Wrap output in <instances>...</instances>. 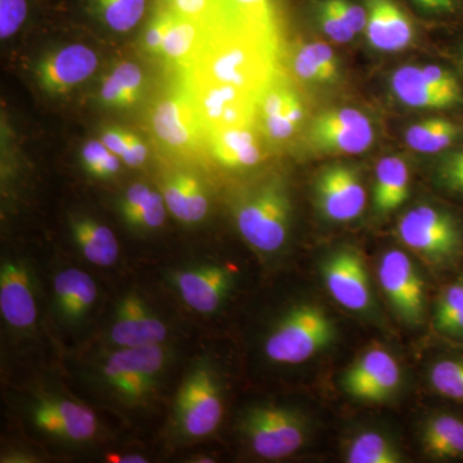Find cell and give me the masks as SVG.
<instances>
[{
    "instance_id": "cell-22",
    "label": "cell",
    "mask_w": 463,
    "mask_h": 463,
    "mask_svg": "<svg viewBox=\"0 0 463 463\" xmlns=\"http://www.w3.org/2000/svg\"><path fill=\"white\" fill-rule=\"evenodd\" d=\"M367 8L364 33L374 50L399 52L410 47L414 38L412 18L398 0H364Z\"/></svg>"
},
{
    "instance_id": "cell-16",
    "label": "cell",
    "mask_w": 463,
    "mask_h": 463,
    "mask_svg": "<svg viewBox=\"0 0 463 463\" xmlns=\"http://www.w3.org/2000/svg\"><path fill=\"white\" fill-rule=\"evenodd\" d=\"M32 421L38 430L67 443H87L99 432L93 411L69 398L39 399L32 407Z\"/></svg>"
},
{
    "instance_id": "cell-30",
    "label": "cell",
    "mask_w": 463,
    "mask_h": 463,
    "mask_svg": "<svg viewBox=\"0 0 463 463\" xmlns=\"http://www.w3.org/2000/svg\"><path fill=\"white\" fill-rule=\"evenodd\" d=\"M410 194V170L397 156L383 157L374 173L373 209L390 214L399 209Z\"/></svg>"
},
{
    "instance_id": "cell-35",
    "label": "cell",
    "mask_w": 463,
    "mask_h": 463,
    "mask_svg": "<svg viewBox=\"0 0 463 463\" xmlns=\"http://www.w3.org/2000/svg\"><path fill=\"white\" fill-rule=\"evenodd\" d=\"M88 12L112 32L128 33L141 23L147 0H85Z\"/></svg>"
},
{
    "instance_id": "cell-38",
    "label": "cell",
    "mask_w": 463,
    "mask_h": 463,
    "mask_svg": "<svg viewBox=\"0 0 463 463\" xmlns=\"http://www.w3.org/2000/svg\"><path fill=\"white\" fill-rule=\"evenodd\" d=\"M434 183L448 197L463 203V142L437 158Z\"/></svg>"
},
{
    "instance_id": "cell-10",
    "label": "cell",
    "mask_w": 463,
    "mask_h": 463,
    "mask_svg": "<svg viewBox=\"0 0 463 463\" xmlns=\"http://www.w3.org/2000/svg\"><path fill=\"white\" fill-rule=\"evenodd\" d=\"M181 78L190 90L192 105L206 134V141L210 134L219 130L255 123L257 97L228 85Z\"/></svg>"
},
{
    "instance_id": "cell-25",
    "label": "cell",
    "mask_w": 463,
    "mask_h": 463,
    "mask_svg": "<svg viewBox=\"0 0 463 463\" xmlns=\"http://www.w3.org/2000/svg\"><path fill=\"white\" fill-rule=\"evenodd\" d=\"M161 194L167 210L182 223H200L209 212L205 185L196 174L188 170H175L167 174Z\"/></svg>"
},
{
    "instance_id": "cell-40",
    "label": "cell",
    "mask_w": 463,
    "mask_h": 463,
    "mask_svg": "<svg viewBox=\"0 0 463 463\" xmlns=\"http://www.w3.org/2000/svg\"><path fill=\"white\" fill-rule=\"evenodd\" d=\"M313 14L322 33L335 43H349L356 33L347 26L331 0H313Z\"/></svg>"
},
{
    "instance_id": "cell-47",
    "label": "cell",
    "mask_w": 463,
    "mask_h": 463,
    "mask_svg": "<svg viewBox=\"0 0 463 463\" xmlns=\"http://www.w3.org/2000/svg\"><path fill=\"white\" fill-rule=\"evenodd\" d=\"M109 462L114 463H145L147 459L139 455H109Z\"/></svg>"
},
{
    "instance_id": "cell-13",
    "label": "cell",
    "mask_w": 463,
    "mask_h": 463,
    "mask_svg": "<svg viewBox=\"0 0 463 463\" xmlns=\"http://www.w3.org/2000/svg\"><path fill=\"white\" fill-rule=\"evenodd\" d=\"M321 276L332 298L352 312H364L373 304L370 277L361 252L335 250L321 264Z\"/></svg>"
},
{
    "instance_id": "cell-15",
    "label": "cell",
    "mask_w": 463,
    "mask_h": 463,
    "mask_svg": "<svg viewBox=\"0 0 463 463\" xmlns=\"http://www.w3.org/2000/svg\"><path fill=\"white\" fill-rule=\"evenodd\" d=\"M401 383V365L388 350L381 347H373L359 356L341 379L349 397L370 403L388 401Z\"/></svg>"
},
{
    "instance_id": "cell-44",
    "label": "cell",
    "mask_w": 463,
    "mask_h": 463,
    "mask_svg": "<svg viewBox=\"0 0 463 463\" xmlns=\"http://www.w3.org/2000/svg\"><path fill=\"white\" fill-rule=\"evenodd\" d=\"M167 8L178 16L212 25L214 0H166Z\"/></svg>"
},
{
    "instance_id": "cell-31",
    "label": "cell",
    "mask_w": 463,
    "mask_h": 463,
    "mask_svg": "<svg viewBox=\"0 0 463 463\" xmlns=\"http://www.w3.org/2000/svg\"><path fill=\"white\" fill-rule=\"evenodd\" d=\"M166 210L163 194L142 183L128 187L120 200L121 216L137 230H157L165 223Z\"/></svg>"
},
{
    "instance_id": "cell-14",
    "label": "cell",
    "mask_w": 463,
    "mask_h": 463,
    "mask_svg": "<svg viewBox=\"0 0 463 463\" xmlns=\"http://www.w3.org/2000/svg\"><path fill=\"white\" fill-rule=\"evenodd\" d=\"M316 203L323 218L334 223H347L364 213L365 194L361 174L349 165H331L317 176Z\"/></svg>"
},
{
    "instance_id": "cell-1",
    "label": "cell",
    "mask_w": 463,
    "mask_h": 463,
    "mask_svg": "<svg viewBox=\"0 0 463 463\" xmlns=\"http://www.w3.org/2000/svg\"><path fill=\"white\" fill-rule=\"evenodd\" d=\"M277 54L279 36L213 26L196 65L187 74L179 76L228 85L259 99L279 75Z\"/></svg>"
},
{
    "instance_id": "cell-2",
    "label": "cell",
    "mask_w": 463,
    "mask_h": 463,
    "mask_svg": "<svg viewBox=\"0 0 463 463\" xmlns=\"http://www.w3.org/2000/svg\"><path fill=\"white\" fill-rule=\"evenodd\" d=\"M398 233L407 248L441 270L463 268V212L422 203L402 216Z\"/></svg>"
},
{
    "instance_id": "cell-43",
    "label": "cell",
    "mask_w": 463,
    "mask_h": 463,
    "mask_svg": "<svg viewBox=\"0 0 463 463\" xmlns=\"http://www.w3.org/2000/svg\"><path fill=\"white\" fill-rule=\"evenodd\" d=\"M170 20H172V11L166 7L157 12L149 21L145 35H143V47L152 56L160 57Z\"/></svg>"
},
{
    "instance_id": "cell-39",
    "label": "cell",
    "mask_w": 463,
    "mask_h": 463,
    "mask_svg": "<svg viewBox=\"0 0 463 463\" xmlns=\"http://www.w3.org/2000/svg\"><path fill=\"white\" fill-rule=\"evenodd\" d=\"M121 158L109 151L102 141H90L81 149V163L91 176L109 179L121 169Z\"/></svg>"
},
{
    "instance_id": "cell-24",
    "label": "cell",
    "mask_w": 463,
    "mask_h": 463,
    "mask_svg": "<svg viewBox=\"0 0 463 463\" xmlns=\"http://www.w3.org/2000/svg\"><path fill=\"white\" fill-rule=\"evenodd\" d=\"M257 121L219 130L207 137L213 157L228 169H249L264 158Z\"/></svg>"
},
{
    "instance_id": "cell-5",
    "label": "cell",
    "mask_w": 463,
    "mask_h": 463,
    "mask_svg": "<svg viewBox=\"0 0 463 463\" xmlns=\"http://www.w3.org/2000/svg\"><path fill=\"white\" fill-rule=\"evenodd\" d=\"M167 358L163 345L118 347L100 364V383L121 403L141 405L160 383Z\"/></svg>"
},
{
    "instance_id": "cell-4",
    "label": "cell",
    "mask_w": 463,
    "mask_h": 463,
    "mask_svg": "<svg viewBox=\"0 0 463 463\" xmlns=\"http://www.w3.org/2000/svg\"><path fill=\"white\" fill-rule=\"evenodd\" d=\"M335 336V322L323 307L298 304L273 326L265 339L264 352L274 364H300L330 346Z\"/></svg>"
},
{
    "instance_id": "cell-49",
    "label": "cell",
    "mask_w": 463,
    "mask_h": 463,
    "mask_svg": "<svg viewBox=\"0 0 463 463\" xmlns=\"http://www.w3.org/2000/svg\"><path fill=\"white\" fill-rule=\"evenodd\" d=\"M461 273H462V276H463V268H462V269H461Z\"/></svg>"
},
{
    "instance_id": "cell-19",
    "label": "cell",
    "mask_w": 463,
    "mask_h": 463,
    "mask_svg": "<svg viewBox=\"0 0 463 463\" xmlns=\"http://www.w3.org/2000/svg\"><path fill=\"white\" fill-rule=\"evenodd\" d=\"M97 66L96 52L87 45L72 44L43 57L36 65L35 76L47 93L62 96L88 80Z\"/></svg>"
},
{
    "instance_id": "cell-41",
    "label": "cell",
    "mask_w": 463,
    "mask_h": 463,
    "mask_svg": "<svg viewBox=\"0 0 463 463\" xmlns=\"http://www.w3.org/2000/svg\"><path fill=\"white\" fill-rule=\"evenodd\" d=\"M29 14L27 0H0V36L3 41L20 30Z\"/></svg>"
},
{
    "instance_id": "cell-17",
    "label": "cell",
    "mask_w": 463,
    "mask_h": 463,
    "mask_svg": "<svg viewBox=\"0 0 463 463\" xmlns=\"http://www.w3.org/2000/svg\"><path fill=\"white\" fill-rule=\"evenodd\" d=\"M306 118V106L298 90L283 79H273L259 97L255 121L269 141L281 143L292 138Z\"/></svg>"
},
{
    "instance_id": "cell-6",
    "label": "cell",
    "mask_w": 463,
    "mask_h": 463,
    "mask_svg": "<svg viewBox=\"0 0 463 463\" xmlns=\"http://www.w3.org/2000/svg\"><path fill=\"white\" fill-rule=\"evenodd\" d=\"M241 431L249 447L264 459L295 455L309 438V423L300 411L286 405L260 404L245 411Z\"/></svg>"
},
{
    "instance_id": "cell-33",
    "label": "cell",
    "mask_w": 463,
    "mask_h": 463,
    "mask_svg": "<svg viewBox=\"0 0 463 463\" xmlns=\"http://www.w3.org/2000/svg\"><path fill=\"white\" fill-rule=\"evenodd\" d=\"M292 67L295 75L307 83H335L340 76L336 54L325 42L315 41L301 45L295 53Z\"/></svg>"
},
{
    "instance_id": "cell-34",
    "label": "cell",
    "mask_w": 463,
    "mask_h": 463,
    "mask_svg": "<svg viewBox=\"0 0 463 463\" xmlns=\"http://www.w3.org/2000/svg\"><path fill=\"white\" fill-rule=\"evenodd\" d=\"M435 330L447 339L463 343V276L461 270L444 286L435 304Z\"/></svg>"
},
{
    "instance_id": "cell-48",
    "label": "cell",
    "mask_w": 463,
    "mask_h": 463,
    "mask_svg": "<svg viewBox=\"0 0 463 463\" xmlns=\"http://www.w3.org/2000/svg\"><path fill=\"white\" fill-rule=\"evenodd\" d=\"M461 35L457 39L456 47H455V57H456V65L457 69L461 71L463 75V32L459 33Z\"/></svg>"
},
{
    "instance_id": "cell-32",
    "label": "cell",
    "mask_w": 463,
    "mask_h": 463,
    "mask_svg": "<svg viewBox=\"0 0 463 463\" xmlns=\"http://www.w3.org/2000/svg\"><path fill=\"white\" fill-rule=\"evenodd\" d=\"M145 90V74L137 63L120 62L103 78L99 88V100L109 109H130L142 99Z\"/></svg>"
},
{
    "instance_id": "cell-21",
    "label": "cell",
    "mask_w": 463,
    "mask_h": 463,
    "mask_svg": "<svg viewBox=\"0 0 463 463\" xmlns=\"http://www.w3.org/2000/svg\"><path fill=\"white\" fill-rule=\"evenodd\" d=\"M0 312L14 330H29L38 318L32 276L26 265L21 261L5 260L2 263Z\"/></svg>"
},
{
    "instance_id": "cell-29",
    "label": "cell",
    "mask_w": 463,
    "mask_h": 463,
    "mask_svg": "<svg viewBox=\"0 0 463 463\" xmlns=\"http://www.w3.org/2000/svg\"><path fill=\"white\" fill-rule=\"evenodd\" d=\"M72 239L83 257L97 267H111L118 261L120 246L114 232L90 216L78 215L70 221Z\"/></svg>"
},
{
    "instance_id": "cell-12",
    "label": "cell",
    "mask_w": 463,
    "mask_h": 463,
    "mask_svg": "<svg viewBox=\"0 0 463 463\" xmlns=\"http://www.w3.org/2000/svg\"><path fill=\"white\" fill-rule=\"evenodd\" d=\"M309 139L318 151L358 155L373 146L374 132L364 112L355 109H330L313 120Z\"/></svg>"
},
{
    "instance_id": "cell-45",
    "label": "cell",
    "mask_w": 463,
    "mask_h": 463,
    "mask_svg": "<svg viewBox=\"0 0 463 463\" xmlns=\"http://www.w3.org/2000/svg\"><path fill=\"white\" fill-rule=\"evenodd\" d=\"M134 136H136V134L121 129V128L109 127L105 128L102 133H100V141L103 142V145H105L109 151L114 152L115 155L120 157L128 146H129V143L132 142Z\"/></svg>"
},
{
    "instance_id": "cell-8",
    "label": "cell",
    "mask_w": 463,
    "mask_h": 463,
    "mask_svg": "<svg viewBox=\"0 0 463 463\" xmlns=\"http://www.w3.org/2000/svg\"><path fill=\"white\" fill-rule=\"evenodd\" d=\"M392 90L408 108L463 115V75L455 66L401 67L392 76Z\"/></svg>"
},
{
    "instance_id": "cell-11",
    "label": "cell",
    "mask_w": 463,
    "mask_h": 463,
    "mask_svg": "<svg viewBox=\"0 0 463 463\" xmlns=\"http://www.w3.org/2000/svg\"><path fill=\"white\" fill-rule=\"evenodd\" d=\"M381 288L392 309L408 325H420L425 319V279L412 259L401 250H389L379 265Z\"/></svg>"
},
{
    "instance_id": "cell-42",
    "label": "cell",
    "mask_w": 463,
    "mask_h": 463,
    "mask_svg": "<svg viewBox=\"0 0 463 463\" xmlns=\"http://www.w3.org/2000/svg\"><path fill=\"white\" fill-rule=\"evenodd\" d=\"M422 14L463 24V0H410Z\"/></svg>"
},
{
    "instance_id": "cell-23",
    "label": "cell",
    "mask_w": 463,
    "mask_h": 463,
    "mask_svg": "<svg viewBox=\"0 0 463 463\" xmlns=\"http://www.w3.org/2000/svg\"><path fill=\"white\" fill-rule=\"evenodd\" d=\"M212 30L210 24L178 16L172 12L160 58L179 75L187 74L200 60Z\"/></svg>"
},
{
    "instance_id": "cell-7",
    "label": "cell",
    "mask_w": 463,
    "mask_h": 463,
    "mask_svg": "<svg viewBox=\"0 0 463 463\" xmlns=\"http://www.w3.org/2000/svg\"><path fill=\"white\" fill-rule=\"evenodd\" d=\"M223 414V392L218 374L212 365L200 362L185 374L176 394L174 428L182 438H206L219 428Z\"/></svg>"
},
{
    "instance_id": "cell-26",
    "label": "cell",
    "mask_w": 463,
    "mask_h": 463,
    "mask_svg": "<svg viewBox=\"0 0 463 463\" xmlns=\"http://www.w3.org/2000/svg\"><path fill=\"white\" fill-rule=\"evenodd\" d=\"M423 453L434 461H463V413L437 411L421 426Z\"/></svg>"
},
{
    "instance_id": "cell-20",
    "label": "cell",
    "mask_w": 463,
    "mask_h": 463,
    "mask_svg": "<svg viewBox=\"0 0 463 463\" xmlns=\"http://www.w3.org/2000/svg\"><path fill=\"white\" fill-rule=\"evenodd\" d=\"M174 286L182 300L201 315L215 313L233 286V274L218 264H199L176 270Z\"/></svg>"
},
{
    "instance_id": "cell-28",
    "label": "cell",
    "mask_w": 463,
    "mask_h": 463,
    "mask_svg": "<svg viewBox=\"0 0 463 463\" xmlns=\"http://www.w3.org/2000/svg\"><path fill=\"white\" fill-rule=\"evenodd\" d=\"M408 147L428 155L446 154L463 142V118L435 116L408 128L404 136Z\"/></svg>"
},
{
    "instance_id": "cell-27",
    "label": "cell",
    "mask_w": 463,
    "mask_h": 463,
    "mask_svg": "<svg viewBox=\"0 0 463 463\" xmlns=\"http://www.w3.org/2000/svg\"><path fill=\"white\" fill-rule=\"evenodd\" d=\"M99 297L96 282L78 268H67L53 279L54 307L67 323L83 321Z\"/></svg>"
},
{
    "instance_id": "cell-3",
    "label": "cell",
    "mask_w": 463,
    "mask_h": 463,
    "mask_svg": "<svg viewBox=\"0 0 463 463\" xmlns=\"http://www.w3.org/2000/svg\"><path fill=\"white\" fill-rule=\"evenodd\" d=\"M292 206L282 183L270 181L246 192L234 207V221L243 240L261 254H276L286 245Z\"/></svg>"
},
{
    "instance_id": "cell-37",
    "label": "cell",
    "mask_w": 463,
    "mask_h": 463,
    "mask_svg": "<svg viewBox=\"0 0 463 463\" xmlns=\"http://www.w3.org/2000/svg\"><path fill=\"white\" fill-rule=\"evenodd\" d=\"M349 463H399L403 461L392 439L379 431H362L349 441L345 453Z\"/></svg>"
},
{
    "instance_id": "cell-46",
    "label": "cell",
    "mask_w": 463,
    "mask_h": 463,
    "mask_svg": "<svg viewBox=\"0 0 463 463\" xmlns=\"http://www.w3.org/2000/svg\"><path fill=\"white\" fill-rule=\"evenodd\" d=\"M148 156V148L146 143L139 137L134 136L132 142L129 143L124 154L121 155V161H124L128 166L139 167L146 163Z\"/></svg>"
},
{
    "instance_id": "cell-36",
    "label": "cell",
    "mask_w": 463,
    "mask_h": 463,
    "mask_svg": "<svg viewBox=\"0 0 463 463\" xmlns=\"http://www.w3.org/2000/svg\"><path fill=\"white\" fill-rule=\"evenodd\" d=\"M429 383L439 397L463 407V349L435 359L429 370Z\"/></svg>"
},
{
    "instance_id": "cell-9",
    "label": "cell",
    "mask_w": 463,
    "mask_h": 463,
    "mask_svg": "<svg viewBox=\"0 0 463 463\" xmlns=\"http://www.w3.org/2000/svg\"><path fill=\"white\" fill-rule=\"evenodd\" d=\"M149 125L161 147L173 154L194 156L207 146L190 90L181 76L178 83L161 94L152 106Z\"/></svg>"
},
{
    "instance_id": "cell-18",
    "label": "cell",
    "mask_w": 463,
    "mask_h": 463,
    "mask_svg": "<svg viewBox=\"0 0 463 463\" xmlns=\"http://www.w3.org/2000/svg\"><path fill=\"white\" fill-rule=\"evenodd\" d=\"M109 336L118 347L163 345L167 328L139 295L129 292L116 304Z\"/></svg>"
}]
</instances>
